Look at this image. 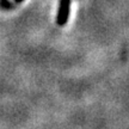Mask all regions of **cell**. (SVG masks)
<instances>
[{"label":"cell","instance_id":"cell-1","mask_svg":"<svg viewBox=\"0 0 129 129\" xmlns=\"http://www.w3.org/2000/svg\"><path fill=\"white\" fill-rule=\"evenodd\" d=\"M69 13V0H60L59 12H57V24L64 25L67 23Z\"/></svg>","mask_w":129,"mask_h":129},{"label":"cell","instance_id":"cell-2","mask_svg":"<svg viewBox=\"0 0 129 129\" xmlns=\"http://www.w3.org/2000/svg\"><path fill=\"white\" fill-rule=\"evenodd\" d=\"M16 1H18V3H19V1H22V0H16Z\"/></svg>","mask_w":129,"mask_h":129}]
</instances>
